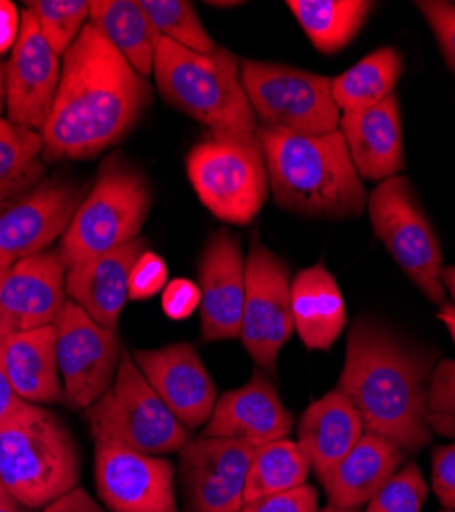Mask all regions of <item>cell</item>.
Instances as JSON below:
<instances>
[{"label":"cell","mask_w":455,"mask_h":512,"mask_svg":"<svg viewBox=\"0 0 455 512\" xmlns=\"http://www.w3.org/2000/svg\"><path fill=\"white\" fill-rule=\"evenodd\" d=\"M232 5H238V3H214V7H232Z\"/></svg>","instance_id":"816d5d0a"},{"label":"cell","mask_w":455,"mask_h":512,"mask_svg":"<svg viewBox=\"0 0 455 512\" xmlns=\"http://www.w3.org/2000/svg\"><path fill=\"white\" fill-rule=\"evenodd\" d=\"M441 281H443V287H445L447 295L451 297L453 306H455V267H443Z\"/></svg>","instance_id":"f6af8a7d"},{"label":"cell","mask_w":455,"mask_h":512,"mask_svg":"<svg viewBox=\"0 0 455 512\" xmlns=\"http://www.w3.org/2000/svg\"><path fill=\"white\" fill-rule=\"evenodd\" d=\"M3 340V338H0ZM25 400H21L17 396V392L13 390L11 381L5 373V367H3V361H0V422H5L15 410H19L23 406Z\"/></svg>","instance_id":"7bdbcfd3"},{"label":"cell","mask_w":455,"mask_h":512,"mask_svg":"<svg viewBox=\"0 0 455 512\" xmlns=\"http://www.w3.org/2000/svg\"><path fill=\"white\" fill-rule=\"evenodd\" d=\"M404 451L390 439L365 433L322 482L328 504L361 508L398 472Z\"/></svg>","instance_id":"484cf974"},{"label":"cell","mask_w":455,"mask_h":512,"mask_svg":"<svg viewBox=\"0 0 455 512\" xmlns=\"http://www.w3.org/2000/svg\"><path fill=\"white\" fill-rule=\"evenodd\" d=\"M0 478L27 510L46 508L78 488V449L58 414L23 402L0 422Z\"/></svg>","instance_id":"5b68a950"},{"label":"cell","mask_w":455,"mask_h":512,"mask_svg":"<svg viewBox=\"0 0 455 512\" xmlns=\"http://www.w3.org/2000/svg\"><path fill=\"white\" fill-rule=\"evenodd\" d=\"M287 7L312 46L326 56L347 48L374 11L369 0H289Z\"/></svg>","instance_id":"83f0119b"},{"label":"cell","mask_w":455,"mask_h":512,"mask_svg":"<svg viewBox=\"0 0 455 512\" xmlns=\"http://www.w3.org/2000/svg\"><path fill=\"white\" fill-rule=\"evenodd\" d=\"M427 494L421 467L408 461L367 502L365 512H423Z\"/></svg>","instance_id":"836d02e7"},{"label":"cell","mask_w":455,"mask_h":512,"mask_svg":"<svg viewBox=\"0 0 455 512\" xmlns=\"http://www.w3.org/2000/svg\"><path fill=\"white\" fill-rule=\"evenodd\" d=\"M169 283V267L162 256L152 250H144L134 263L130 275V300L144 302L158 295Z\"/></svg>","instance_id":"8d00e7d4"},{"label":"cell","mask_w":455,"mask_h":512,"mask_svg":"<svg viewBox=\"0 0 455 512\" xmlns=\"http://www.w3.org/2000/svg\"><path fill=\"white\" fill-rule=\"evenodd\" d=\"M5 74H7V62L0 60V117L5 111Z\"/></svg>","instance_id":"bcb514c9"},{"label":"cell","mask_w":455,"mask_h":512,"mask_svg":"<svg viewBox=\"0 0 455 512\" xmlns=\"http://www.w3.org/2000/svg\"><path fill=\"white\" fill-rule=\"evenodd\" d=\"M19 31H21L19 9L13 3H9V0H0V56L13 52Z\"/></svg>","instance_id":"60d3db41"},{"label":"cell","mask_w":455,"mask_h":512,"mask_svg":"<svg viewBox=\"0 0 455 512\" xmlns=\"http://www.w3.org/2000/svg\"><path fill=\"white\" fill-rule=\"evenodd\" d=\"M427 420L433 435L455 439V361L441 359L431 373Z\"/></svg>","instance_id":"e575fe53"},{"label":"cell","mask_w":455,"mask_h":512,"mask_svg":"<svg viewBox=\"0 0 455 512\" xmlns=\"http://www.w3.org/2000/svg\"><path fill=\"white\" fill-rule=\"evenodd\" d=\"M294 429L289 412L273 386L269 373L255 369L242 388L222 394L203 426V437L236 439L255 449L279 439H287Z\"/></svg>","instance_id":"ffe728a7"},{"label":"cell","mask_w":455,"mask_h":512,"mask_svg":"<svg viewBox=\"0 0 455 512\" xmlns=\"http://www.w3.org/2000/svg\"><path fill=\"white\" fill-rule=\"evenodd\" d=\"M60 78V56L41 35L29 11L23 9L21 31L5 74L7 119L35 132L44 130L58 95Z\"/></svg>","instance_id":"2e32d148"},{"label":"cell","mask_w":455,"mask_h":512,"mask_svg":"<svg viewBox=\"0 0 455 512\" xmlns=\"http://www.w3.org/2000/svg\"><path fill=\"white\" fill-rule=\"evenodd\" d=\"M201 304L199 285L189 279H173L162 289V312L167 318L181 322L195 314Z\"/></svg>","instance_id":"f35d334b"},{"label":"cell","mask_w":455,"mask_h":512,"mask_svg":"<svg viewBox=\"0 0 455 512\" xmlns=\"http://www.w3.org/2000/svg\"><path fill=\"white\" fill-rule=\"evenodd\" d=\"M95 486L111 512H179L175 465L117 443H95Z\"/></svg>","instance_id":"5bb4252c"},{"label":"cell","mask_w":455,"mask_h":512,"mask_svg":"<svg viewBox=\"0 0 455 512\" xmlns=\"http://www.w3.org/2000/svg\"><path fill=\"white\" fill-rule=\"evenodd\" d=\"M41 132L0 117V207L44 183Z\"/></svg>","instance_id":"f546056e"},{"label":"cell","mask_w":455,"mask_h":512,"mask_svg":"<svg viewBox=\"0 0 455 512\" xmlns=\"http://www.w3.org/2000/svg\"><path fill=\"white\" fill-rule=\"evenodd\" d=\"M296 435L314 474L324 482L365 435V424L349 398L335 388L304 410Z\"/></svg>","instance_id":"603a6c76"},{"label":"cell","mask_w":455,"mask_h":512,"mask_svg":"<svg viewBox=\"0 0 455 512\" xmlns=\"http://www.w3.org/2000/svg\"><path fill=\"white\" fill-rule=\"evenodd\" d=\"M445 512H455V510H445Z\"/></svg>","instance_id":"f5cc1de1"},{"label":"cell","mask_w":455,"mask_h":512,"mask_svg":"<svg viewBox=\"0 0 455 512\" xmlns=\"http://www.w3.org/2000/svg\"><path fill=\"white\" fill-rule=\"evenodd\" d=\"M56 324L13 332L0 340V361L17 396L29 404L64 402L56 353Z\"/></svg>","instance_id":"cb8c5ba5"},{"label":"cell","mask_w":455,"mask_h":512,"mask_svg":"<svg viewBox=\"0 0 455 512\" xmlns=\"http://www.w3.org/2000/svg\"><path fill=\"white\" fill-rule=\"evenodd\" d=\"M132 357L154 392L189 431L208 424L218 390L191 343L136 351Z\"/></svg>","instance_id":"ac0fdd59"},{"label":"cell","mask_w":455,"mask_h":512,"mask_svg":"<svg viewBox=\"0 0 455 512\" xmlns=\"http://www.w3.org/2000/svg\"><path fill=\"white\" fill-rule=\"evenodd\" d=\"M187 177L205 209L236 226L251 224L269 193L259 138L240 140L210 134L189 150Z\"/></svg>","instance_id":"ba28073f"},{"label":"cell","mask_w":455,"mask_h":512,"mask_svg":"<svg viewBox=\"0 0 455 512\" xmlns=\"http://www.w3.org/2000/svg\"><path fill=\"white\" fill-rule=\"evenodd\" d=\"M310 469L304 451L292 439H279L257 447L248 467L244 504L308 484Z\"/></svg>","instance_id":"4dcf8cb0"},{"label":"cell","mask_w":455,"mask_h":512,"mask_svg":"<svg viewBox=\"0 0 455 512\" xmlns=\"http://www.w3.org/2000/svg\"><path fill=\"white\" fill-rule=\"evenodd\" d=\"M257 138L277 205L304 218L347 220L367 207V191L341 132L298 136L259 125Z\"/></svg>","instance_id":"3957f363"},{"label":"cell","mask_w":455,"mask_h":512,"mask_svg":"<svg viewBox=\"0 0 455 512\" xmlns=\"http://www.w3.org/2000/svg\"><path fill=\"white\" fill-rule=\"evenodd\" d=\"M9 271H11V267H5V265H0V289H3V283H5L7 275H9Z\"/></svg>","instance_id":"f907efd6"},{"label":"cell","mask_w":455,"mask_h":512,"mask_svg":"<svg viewBox=\"0 0 455 512\" xmlns=\"http://www.w3.org/2000/svg\"><path fill=\"white\" fill-rule=\"evenodd\" d=\"M82 199L85 189L72 181H44L0 207V265L46 252L64 236Z\"/></svg>","instance_id":"9a60e30c"},{"label":"cell","mask_w":455,"mask_h":512,"mask_svg":"<svg viewBox=\"0 0 455 512\" xmlns=\"http://www.w3.org/2000/svg\"><path fill=\"white\" fill-rule=\"evenodd\" d=\"M294 330L306 349L328 351L347 326V306L324 263L302 269L292 281Z\"/></svg>","instance_id":"d4e9b609"},{"label":"cell","mask_w":455,"mask_h":512,"mask_svg":"<svg viewBox=\"0 0 455 512\" xmlns=\"http://www.w3.org/2000/svg\"><path fill=\"white\" fill-rule=\"evenodd\" d=\"M95 443H117L146 455L181 451L191 433L154 392L134 357L123 351L111 388L85 410Z\"/></svg>","instance_id":"52a82bcc"},{"label":"cell","mask_w":455,"mask_h":512,"mask_svg":"<svg viewBox=\"0 0 455 512\" xmlns=\"http://www.w3.org/2000/svg\"><path fill=\"white\" fill-rule=\"evenodd\" d=\"M201 338L205 343L240 338L246 259L240 242L226 228L216 230L199 259Z\"/></svg>","instance_id":"e0dca14e"},{"label":"cell","mask_w":455,"mask_h":512,"mask_svg":"<svg viewBox=\"0 0 455 512\" xmlns=\"http://www.w3.org/2000/svg\"><path fill=\"white\" fill-rule=\"evenodd\" d=\"M292 332V273L281 256L253 238L246 254L242 345L257 369L275 377L279 353Z\"/></svg>","instance_id":"8fae6325"},{"label":"cell","mask_w":455,"mask_h":512,"mask_svg":"<svg viewBox=\"0 0 455 512\" xmlns=\"http://www.w3.org/2000/svg\"><path fill=\"white\" fill-rule=\"evenodd\" d=\"M367 209L371 228L398 267L431 304L445 306L441 244L410 181L400 175L382 181L367 195Z\"/></svg>","instance_id":"30bf717a"},{"label":"cell","mask_w":455,"mask_h":512,"mask_svg":"<svg viewBox=\"0 0 455 512\" xmlns=\"http://www.w3.org/2000/svg\"><path fill=\"white\" fill-rule=\"evenodd\" d=\"M339 132L361 179L386 181L398 177L404 168L402 119L396 95L374 107L341 113Z\"/></svg>","instance_id":"7402d4cb"},{"label":"cell","mask_w":455,"mask_h":512,"mask_svg":"<svg viewBox=\"0 0 455 512\" xmlns=\"http://www.w3.org/2000/svg\"><path fill=\"white\" fill-rule=\"evenodd\" d=\"M402 70V54L392 46L367 54L347 72L333 78V97L339 111H359L386 101L394 95Z\"/></svg>","instance_id":"f1b7e54d"},{"label":"cell","mask_w":455,"mask_h":512,"mask_svg":"<svg viewBox=\"0 0 455 512\" xmlns=\"http://www.w3.org/2000/svg\"><path fill=\"white\" fill-rule=\"evenodd\" d=\"M41 512H107V510L101 508L82 488H74L72 492L64 494L62 498H58Z\"/></svg>","instance_id":"b9f144b4"},{"label":"cell","mask_w":455,"mask_h":512,"mask_svg":"<svg viewBox=\"0 0 455 512\" xmlns=\"http://www.w3.org/2000/svg\"><path fill=\"white\" fill-rule=\"evenodd\" d=\"M240 80L263 127L298 136L339 130L341 111L333 97V78L246 58L240 60Z\"/></svg>","instance_id":"9c48e42d"},{"label":"cell","mask_w":455,"mask_h":512,"mask_svg":"<svg viewBox=\"0 0 455 512\" xmlns=\"http://www.w3.org/2000/svg\"><path fill=\"white\" fill-rule=\"evenodd\" d=\"M435 359L378 320L359 318L347 336L337 390L359 412L365 433L390 439L404 453L425 449L433 431L427 394Z\"/></svg>","instance_id":"7a4b0ae2"},{"label":"cell","mask_w":455,"mask_h":512,"mask_svg":"<svg viewBox=\"0 0 455 512\" xmlns=\"http://www.w3.org/2000/svg\"><path fill=\"white\" fill-rule=\"evenodd\" d=\"M0 506H17L15 498L9 494V490H7L5 482H3V478H0Z\"/></svg>","instance_id":"7dc6e473"},{"label":"cell","mask_w":455,"mask_h":512,"mask_svg":"<svg viewBox=\"0 0 455 512\" xmlns=\"http://www.w3.org/2000/svg\"><path fill=\"white\" fill-rule=\"evenodd\" d=\"M148 250L136 238L66 271V295L97 324L117 332L123 306L130 300V275L138 256Z\"/></svg>","instance_id":"44dd1931"},{"label":"cell","mask_w":455,"mask_h":512,"mask_svg":"<svg viewBox=\"0 0 455 512\" xmlns=\"http://www.w3.org/2000/svg\"><path fill=\"white\" fill-rule=\"evenodd\" d=\"M150 203L148 179L123 158L109 156L60 238L58 254L66 271L140 238Z\"/></svg>","instance_id":"8992f818"},{"label":"cell","mask_w":455,"mask_h":512,"mask_svg":"<svg viewBox=\"0 0 455 512\" xmlns=\"http://www.w3.org/2000/svg\"><path fill=\"white\" fill-rule=\"evenodd\" d=\"M318 490L312 484L246 502L240 512H318Z\"/></svg>","instance_id":"74e56055"},{"label":"cell","mask_w":455,"mask_h":512,"mask_svg":"<svg viewBox=\"0 0 455 512\" xmlns=\"http://www.w3.org/2000/svg\"><path fill=\"white\" fill-rule=\"evenodd\" d=\"M253 453V445L236 439H191L179 451L185 512H240Z\"/></svg>","instance_id":"4fadbf2b"},{"label":"cell","mask_w":455,"mask_h":512,"mask_svg":"<svg viewBox=\"0 0 455 512\" xmlns=\"http://www.w3.org/2000/svg\"><path fill=\"white\" fill-rule=\"evenodd\" d=\"M66 302V267L58 250L19 261L0 289V338L56 324Z\"/></svg>","instance_id":"d6986e66"},{"label":"cell","mask_w":455,"mask_h":512,"mask_svg":"<svg viewBox=\"0 0 455 512\" xmlns=\"http://www.w3.org/2000/svg\"><path fill=\"white\" fill-rule=\"evenodd\" d=\"M318 512H361V508H341V506L326 504V506H324V508H320Z\"/></svg>","instance_id":"c3c4849f"},{"label":"cell","mask_w":455,"mask_h":512,"mask_svg":"<svg viewBox=\"0 0 455 512\" xmlns=\"http://www.w3.org/2000/svg\"><path fill=\"white\" fill-rule=\"evenodd\" d=\"M0 512H27V508L23 506H0Z\"/></svg>","instance_id":"681fc988"},{"label":"cell","mask_w":455,"mask_h":512,"mask_svg":"<svg viewBox=\"0 0 455 512\" xmlns=\"http://www.w3.org/2000/svg\"><path fill=\"white\" fill-rule=\"evenodd\" d=\"M150 103L148 80L87 23L62 58L58 95L41 130L44 156L95 158L130 136Z\"/></svg>","instance_id":"6da1fadb"},{"label":"cell","mask_w":455,"mask_h":512,"mask_svg":"<svg viewBox=\"0 0 455 512\" xmlns=\"http://www.w3.org/2000/svg\"><path fill=\"white\" fill-rule=\"evenodd\" d=\"M152 74L162 99L212 134L257 138L259 123L242 87L240 60L232 52L216 48L197 54L160 39Z\"/></svg>","instance_id":"277c9868"},{"label":"cell","mask_w":455,"mask_h":512,"mask_svg":"<svg viewBox=\"0 0 455 512\" xmlns=\"http://www.w3.org/2000/svg\"><path fill=\"white\" fill-rule=\"evenodd\" d=\"M433 465V490L439 502L455 510V443L435 447L431 455Z\"/></svg>","instance_id":"ab89813d"},{"label":"cell","mask_w":455,"mask_h":512,"mask_svg":"<svg viewBox=\"0 0 455 512\" xmlns=\"http://www.w3.org/2000/svg\"><path fill=\"white\" fill-rule=\"evenodd\" d=\"M25 11L35 19L50 48L64 58L89 23L91 3L87 0H31Z\"/></svg>","instance_id":"d6a6232c"},{"label":"cell","mask_w":455,"mask_h":512,"mask_svg":"<svg viewBox=\"0 0 455 512\" xmlns=\"http://www.w3.org/2000/svg\"><path fill=\"white\" fill-rule=\"evenodd\" d=\"M89 23L140 74L154 72L160 35L140 0H93Z\"/></svg>","instance_id":"4316f807"},{"label":"cell","mask_w":455,"mask_h":512,"mask_svg":"<svg viewBox=\"0 0 455 512\" xmlns=\"http://www.w3.org/2000/svg\"><path fill=\"white\" fill-rule=\"evenodd\" d=\"M437 318H439V322L445 324V328H447V332H449V336L453 340V345H455V306L447 302L445 306L439 308Z\"/></svg>","instance_id":"ee69618b"},{"label":"cell","mask_w":455,"mask_h":512,"mask_svg":"<svg viewBox=\"0 0 455 512\" xmlns=\"http://www.w3.org/2000/svg\"><path fill=\"white\" fill-rule=\"evenodd\" d=\"M417 7L437 39L445 64L455 74V5L447 0H419Z\"/></svg>","instance_id":"d590c367"},{"label":"cell","mask_w":455,"mask_h":512,"mask_svg":"<svg viewBox=\"0 0 455 512\" xmlns=\"http://www.w3.org/2000/svg\"><path fill=\"white\" fill-rule=\"evenodd\" d=\"M56 332L64 404L87 410L111 388L117 375L123 355L117 332L97 324L72 300L66 302Z\"/></svg>","instance_id":"7c38bea8"},{"label":"cell","mask_w":455,"mask_h":512,"mask_svg":"<svg viewBox=\"0 0 455 512\" xmlns=\"http://www.w3.org/2000/svg\"><path fill=\"white\" fill-rule=\"evenodd\" d=\"M140 5L162 39L197 54H210L218 48L187 0H140Z\"/></svg>","instance_id":"1f68e13d"}]
</instances>
